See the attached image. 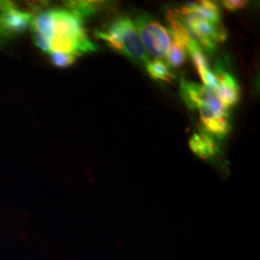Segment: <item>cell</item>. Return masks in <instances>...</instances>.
Segmentation results:
<instances>
[{
	"label": "cell",
	"instance_id": "obj_1",
	"mask_svg": "<svg viewBox=\"0 0 260 260\" xmlns=\"http://www.w3.org/2000/svg\"><path fill=\"white\" fill-rule=\"evenodd\" d=\"M34 36L44 38L48 53L62 52L80 56L93 52L96 47L87 36L83 19L69 9L48 10L33 18Z\"/></svg>",
	"mask_w": 260,
	"mask_h": 260
},
{
	"label": "cell",
	"instance_id": "obj_2",
	"mask_svg": "<svg viewBox=\"0 0 260 260\" xmlns=\"http://www.w3.org/2000/svg\"><path fill=\"white\" fill-rule=\"evenodd\" d=\"M94 35L98 39L104 41L112 49L128 57L136 63L146 65L149 61L137 28L127 17L115 19L104 29L96 30Z\"/></svg>",
	"mask_w": 260,
	"mask_h": 260
},
{
	"label": "cell",
	"instance_id": "obj_3",
	"mask_svg": "<svg viewBox=\"0 0 260 260\" xmlns=\"http://www.w3.org/2000/svg\"><path fill=\"white\" fill-rule=\"evenodd\" d=\"M191 39L207 51H213L218 44L226 40V31L222 24H213L196 16L187 7L176 10Z\"/></svg>",
	"mask_w": 260,
	"mask_h": 260
},
{
	"label": "cell",
	"instance_id": "obj_4",
	"mask_svg": "<svg viewBox=\"0 0 260 260\" xmlns=\"http://www.w3.org/2000/svg\"><path fill=\"white\" fill-rule=\"evenodd\" d=\"M135 26L146 50L158 59L167 56L172 43L171 33L168 29L148 14L138 16Z\"/></svg>",
	"mask_w": 260,
	"mask_h": 260
},
{
	"label": "cell",
	"instance_id": "obj_5",
	"mask_svg": "<svg viewBox=\"0 0 260 260\" xmlns=\"http://www.w3.org/2000/svg\"><path fill=\"white\" fill-rule=\"evenodd\" d=\"M180 94L186 105L191 109H196L199 105H206L219 114H229L228 109L223 107L216 93L210 88L181 79Z\"/></svg>",
	"mask_w": 260,
	"mask_h": 260
},
{
	"label": "cell",
	"instance_id": "obj_6",
	"mask_svg": "<svg viewBox=\"0 0 260 260\" xmlns=\"http://www.w3.org/2000/svg\"><path fill=\"white\" fill-rule=\"evenodd\" d=\"M0 16L3 29L10 39L22 34L31 27L34 18L12 1H0Z\"/></svg>",
	"mask_w": 260,
	"mask_h": 260
},
{
	"label": "cell",
	"instance_id": "obj_7",
	"mask_svg": "<svg viewBox=\"0 0 260 260\" xmlns=\"http://www.w3.org/2000/svg\"><path fill=\"white\" fill-rule=\"evenodd\" d=\"M214 93L218 96L225 109L236 105L240 101V86L233 75L223 69L217 68L215 73Z\"/></svg>",
	"mask_w": 260,
	"mask_h": 260
},
{
	"label": "cell",
	"instance_id": "obj_8",
	"mask_svg": "<svg viewBox=\"0 0 260 260\" xmlns=\"http://www.w3.org/2000/svg\"><path fill=\"white\" fill-rule=\"evenodd\" d=\"M196 109L199 110L201 121L207 133L219 138H223L229 134L231 131L229 114H219L206 105H199Z\"/></svg>",
	"mask_w": 260,
	"mask_h": 260
},
{
	"label": "cell",
	"instance_id": "obj_9",
	"mask_svg": "<svg viewBox=\"0 0 260 260\" xmlns=\"http://www.w3.org/2000/svg\"><path fill=\"white\" fill-rule=\"evenodd\" d=\"M189 147L198 157L209 160L218 153V145L213 137L205 130L196 132L189 140Z\"/></svg>",
	"mask_w": 260,
	"mask_h": 260
},
{
	"label": "cell",
	"instance_id": "obj_10",
	"mask_svg": "<svg viewBox=\"0 0 260 260\" xmlns=\"http://www.w3.org/2000/svg\"><path fill=\"white\" fill-rule=\"evenodd\" d=\"M188 54L192 58L196 70L205 87L213 89L215 86V76L214 73L210 70V66L202 47L196 44L195 42L192 43L188 47Z\"/></svg>",
	"mask_w": 260,
	"mask_h": 260
},
{
	"label": "cell",
	"instance_id": "obj_11",
	"mask_svg": "<svg viewBox=\"0 0 260 260\" xmlns=\"http://www.w3.org/2000/svg\"><path fill=\"white\" fill-rule=\"evenodd\" d=\"M185 7L194 13L201 19L207 20L213 24H222L221 22V11L217 3L213 1H199V2H188Z\"/></svg>",
	"mask_w": 260,
	"mask_h": 260
},
{
	"label": "cell",
	"instance_id": "obj_12",
	"mask_svg": "<svg viewBox=\"0 0 260 260\" xmlns=\"http://www.w3.org/2000/svg\"><path fill=\"white\" fill-rule=\"evenodd\" d=\"M145 66L149 76L154 80L165 81V82L171 83L172 80L175 78V76L171 73L167 64H165L161 60L156 59L153 61H149Z\"/></svg>",
	"mask_w": 260,
	"mask_h": 260
},
{
	"label": "cell",
	"instance_id": "obj_13",
	"mask_svg": "<svg viewBox=\"0 0 260 260\" xmlns=\"http://www.w3.org/2000/svg\"><path fill=\"white\" fill-rule=\"evenodd\" d=\"M103 5L104 2L103 1H70L66 4L68 9L75 12L82 19L99 12L103 8Z\"/></svg>",
	"mask_w": 260,
	"mask_h": 260
},
{
	"label": "cell",
	"instance_id": "obj_14",
	"mask_svg": "<svg viewBox=\"0 0 260 260\" xmlns=\"http://www.w3.org/2000/svg\"><path fill=\"white\" fill-rule=\"evenodd\" d=\"M188 52L184 47L179 45L176 41L172 40L171 47L169 49L167 56V62L171 68H179L184 65L187 61Z\"/></svg>",
	"mask_w": 260,
	"mask_h": 260
},
{
	"label": "cell",
	"instance_id": "obj_15",
	"mask_svg": "<svg viewBox=\"0 0 260 260\" xmlns=\"http://www.w3.org/2000/svg\"><path fill=\"white\" fill-rule=\"evenodd\" d=\"M50 61L53 65L58 68H67L70 66L74 65L76 61V56L62 52H52L49 53Z\"/></svg>",
	"mask_w": 260,
	"mask_h": 260
},
{
	"label": "cell",
	"instance_id": "obj_16",
	"mask_svg": "<svg viewBox=\"0 0 260 260\" xmlns=\"http://www.w3.org/2000/svg\"><path fill=\"white\" fill-rule=\"evenodd\" d=\"M223 7L230 12H236L245 9L249 2L246 0H225L222 2Z\"/></svg>",
	"mask_w": 260,
	"mask_h": 260
},
{
	"label": "cell",
	"instance_id": "obj_17",
	"mask_svg": "<svg viewBox=\"0 0 260 260\" xmlns=\"http://www.w3.org/2000/svg\"><path fill=\"white\" fill-rule=\"evenodd\" d=\"M9 40V36L6 34V32L4 31L3 26H2V23H1V16H0V47L4 46Z\"/></svg>",
	"mask_w": 260,
	"mask_h": 260
}]
</instances>
